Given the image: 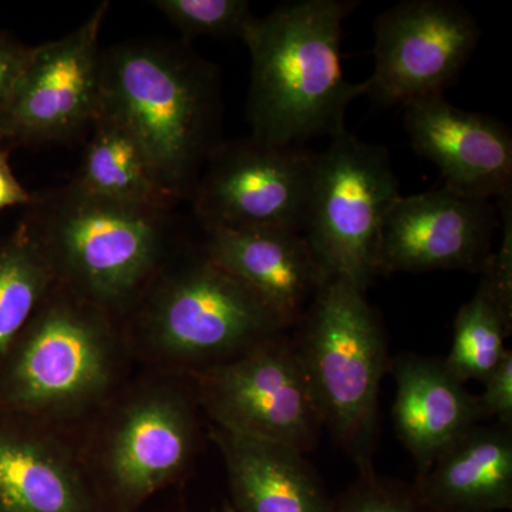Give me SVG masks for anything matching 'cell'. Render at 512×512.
<instances>
[{
  "instance_id": "ffe728a7",
  "label": "cell",
  "mask_w": 512,
  "mask_h": 512,
  "mask_svg": "<svg viewBox=\"0 0 512 512\" xmlns=\"http://www.w3.org/2000/svg\"><path fill=\"white\" fill-rule=\"evenodd\" d=\"M74 183L107 200L174 210L175 201L158 183L146 156L130 134L117 124L96 119Z\"/></svg>"
},
{
  "instance_id": "6da1fadb",
  "label": "cell",
  "mask_w": 512,
  "mask_h": 512,
  "mask_svg": "<svg viewBox=\"0 0 512 512\" xmlns=\"http://www.w3.org/2000/svg\"><path fill=\"white\" fill-rule=\"evenodd\" d=\"M133 137L158 183L191 201L222 143L217 67L184 42L127 40L103 50L99 114Z\"/></svg>"
},
{
  "instance_id": "9c48e42d",
  "label": "cell",
  "mask_w": 512,
  "mask_h": 512,
  "mask_svg": "<svg viewBox=\"0 0 512 512\" xmlns=\"http://www.w3.org/2000/svg\"><path fill=\"white\" fill-rule=\"evenodd\" d=\"M184 377L212 426L303 454L318 446L322 417L291 333Z\"/></svg>"
},
{
  "instance_id": "7402d4cb",
  "label": "cell",
  "mask_w": 512,
  "mask_h": 512,
  "mask_svg": "<svg viewBox=\"0 0 512 512\" xmlns=\"http://www.w3.org/2000/svg\"><path fill=\"white\" fill-rule=\"evenodd\" d=\"M56 278L25 221L0 242V366Z\"/></svg>"
},
{
  "instance_id": "4316f807",
  "label": "cell",
  "mask_w": 512,
  "mask_h": 512,
  "mask_svg": "<svg viewBox=\"0 0 512 512\" xmlns=\"http://www.w3.org/2000/svg\"><path fill=\"white\" fill-rule=\"evenodd\" d=\"M33 195L19 183L9 164L8 150L0 148V211L9 207H29Z\"/></svg>"
},
{
  "instance_id": "7a4b0ae2",
  "label": "cell",
  "mask_w": 512,
  "mask_h": 512,
  "mask_svg": "<svg viewBox=\"0 0 512 512\" xmlns=\"http://www.w3.org/2000/svg\"><path fill=\"white\" fill-rule=\"evenodd\" d=\"M356 0H296L254 18L242 42L251 55L247 114L252 136L276 146H303L346 128L350 104L365 84L342 69L343 23Z\"/></svg>"
},
{
  "instance_id": "ba28073f",
  "label": "cell",
  "mask_w": 512,
  "mask_h": 512,
  "mask_svg": "<svg viewBox=\"0 0 512 512\" xmlns=\"http://www.w3.org/2000/svg\"><path fill=\"white\" fill-rule=\"evenodd\" d=\"M399 184L386 148L348 130L319 153L305 235L328 278H346L367 291L377 276V251Z\"/></svg>"
},
{
  "instance_id": "9a60e30c",
  "label": "cell",
  "mask_w": 512,
  "mask_h": 512,
  "mask_svg": "<svg viewBox=\"0 0 512 512\" xmlns=\"http://www.w3.org/2000/svg\"><path fill=\"white\" fill-rule=\"evenodd\" d=\"M66 430L0 412V512H103Z\"/></svg>"
},
{
  "instance_id": "603a6c76",
  "label": "cell",
  "mask_w": 512,
  "mask_h": 512,
  "mask_svg": "<svg viewBox=\"0 0 512 512\" xmlns=\"http://www.w3.org/2000/svg\"><path fill=\"white\" fill-rule=\"evenodd\" d=\"M161 13L184 37H239L254 20L247 0H156Z\"/></svg>"
},
{
  "instance_id": "5bb4252c",
  "label": "cell",
  "mask_w": 512,
  "mask_h": 512,
  "mask_svg": "<svg viewBox=\"0 0 512 512\" xmlns=\"http://www.w3.org/2000/svg\"><path fill=\"white\" fill-rule=\"evenodd\" d=\"M404 126L414 151L439 168L448 190L488 201L512 195V134L500 120L433 96L404 106Z\"/></svg>"
},
{
  "instance_id": "44dd1931",
  "label": "cell",
  "mask_w": 512,
  "mask_h": 512,
  "mask_svg": "<svg viewBox=\"0 0 512 512\" xmlns=\"http://www.w3.org/2000/svg\"><path fill=\"white\" fill-rule=\"evenodd\" d=\"M512 328V295L481 276L473 298L454 320L453 342L444 363L460 382L483 380L508 352Z\"/></svg>"
},
{
  "instance_id": "8992f818",
  "label": "cell",
  "mask_w": 512,
  "mask_h": 512,
  "mask_svg": "<svg viewBox=\"0 0 512 512\" xmlns=\"http://www.w3.org/2000/svg\"><path fill=\"white\" fill-rule=\"evenodd\" d=\"M365 293L332 276L291 335L323 429L359 471L373 467L380 386L392 367L382 322Z\"/></svg>"
},
{
  "instance_id": "d4e9b609",
  "label": "cell",
  "mask_w": 512,
  "mask_h": 512,
  "mask_svg": "<svg viewBox=\"0 0 512 512\" xmlns=\"http://www.w3.org/2000/svg\"><path fill=\"white\" fill-rule=\"evenodd\" d=\"M484 392L477 396L481 420L495 419V423L512 426V352L508 350L483 380Z\"/></svg>"
},
{
  "instance_id": "30bf717a",
  "label": "cell",
  "mask_w": 512,
  "mask_h": 512,
  "mask_svg": "<svg viewBox=\"0 0 512 512\" xmlns=\"http://www.w3.org/2000/svg\"><path fill=\"white\" fill-rule=\"evenodd\" d=\"M319 153L254 137L222 141L192 195L205 232L288 229L302 232Z\"/></svg>"
},
{
  "instance_id": "5b68a950",
  "label": "cell",
  "mask_w": 512,
  "mask_h": 512,
  "mask_svg": "<svg viewBox=\"0 0 512 512\" xmlns=\"http://www.w3.org/2000/svg\"><path fill=\"white\" fill-rule=\"evenodd\" d=\"M130 313V349L141 350L161 372L180 376L220 365L291 330L204 247L175 261L170 256Z\"/></svg>"
},
{
  "instance_id": "e0dca14e",
  "label": "cell",
  "mask_w": 512,
  "mask_h": 512,
  "mask_svg": "<svg viewBox=\"0 0 512 512\" xmlns=\"http://www.w3.org/2000/svg\"><path fill=\"white\" fill-rule=\"evenodd\" d=\"M390 372L397 387L394 427L420 476L480 424L477 396L439 357L406 353L392 360Z\"/></svg>"
},
{
  "instance_id": "7c38bea8",
  "label": "cell",
  "mask_w": 512,
  "mask_h": 512,
  "mask_svg": "<svg viewBox=\"0 0 512 512\" xmlns=\"http://www.w3.org/2000/svg\"><path fill=\"white\" fill-rule=\"evenodd\" d=\"M375 69L365 96L383 107L444 96L480 42L476 18L454 0H404L377 16Z\"/></svg>"
},
{
  "instance_id": "484cf974",
  "label": "cell",
  "mask_w": 512,
  "mask_h": 512,
  "mask_svg": "<svg viewBox=\"0 0 512 512\" xmlns=\"http://www.w3.org/2000/svg\"><path fill=\"white\" fill-rule=\"evenodd\" d=\"M30 53L32 47L23 45L8 33H0V110L8 103Z\"/></svg>"
},
{
  "instance_id": "52a82bcc",
  "label": "cell",
  "mask_w": 512,
  "mask_h": 512,
  "mask_svg": "<svg viewBox=\"0 0 512 512\" xmlns=\"http://www.w3.org/2000/svg\"><path fill=\"white\" fill-rule=\"evenodd\" d=\"M197 407L187 377L174 373L114 394L79 444L103 505L133 512L185 476L200 443Z\"/></svg>"
},
{
  "instance_id": "8fae6325",
  "label": "cell",
  "mask_w": 512,
  "mask_h": 512,
  "mask_svg": "<svg viewBox=\"0 0 512 512\" xmlns=\"http://www.w3.org/2000/svg\"><path fill=\"white\" fill-rule=\"evenodd\" d=\"M109 2L62 39L32 47L25 69L0 110V148L70 143L99 114L100 33Z\"/></svg>"
},
{
  "instance_id": "3957f363",
  "label": "cell",
  "mask_w": 512,
  "mask_h": 512,
  "mask_svg": "<svg viewBox=\"0 0 512 512\" xmlns=\"http://www.w3.org/2000/svg\"><path fill=\"white\" fill-rule=\"evenodd\" d=\"M120 320L55 282L0 366V412L66 430L119 392Z\"/></svg>"
},
{
  "instance_id": "ac0fdd59",
  "label": "cell",
  "mask_w": 512,
  "mask_h": 512,
  "mask_svg": "<svg viewBox=\"0 0 512 512\" xmlns=\"http://www.w3.org/2000/svg\"><path fill=\"white\" fill-rule=\"evenodd\" d=\"M239 512H330L332 498L306 454L211 426Z\"/></svg>"
},
{
  "instance_id": "d6986e66",
  "label": "cell",
  "mask_w": 512,
  "mask_h": 512,
  "mask_svg": "<svg viewBox=\"0 0 512 512\" xmlns=\"http://www.w3.org/2000/svg\"><path fill=\"white\" fill-rule=\"evenodd\" d=\"M413 485L434 512L511 510L512 426L477 424Z\"/></svg>"
},
{
  "instance_id": "83f0119b",
  "label": "cell",
  "mask_w": 512,
  "mask_h": 512,
  "mask_svg": "<svg viewBox=\"0 0 512 512\" xmlns=\"http://www.w3.org/2000/svg\"><path fill=\"white\" fill-rule=\"evenodd\" d=\"M214 512H239L237 508L234 507L232 504L225 503L222 505V508L220 511H214Z\"/></svg>"
},
{
  "instance_id": "4fadbf2b",
  "label": "cell",
  "mask_w": 512,
  "mask_h": 512,
  "mask_svg": "<svg viewBox=\"0 0 512 512\" xmlns=\"http://www.w3.org/2000/svg\"><path fill=\"white\" fill-rule=\"evenodd\" d=\"M500 212L493 201L443 187L407 195L387 215L377 251V276L396 272L481 274L493 254Z\"/></svg>"
},
{
  "instance_id": "cb8c5ba5",
  "label": "cell",
  "mask_w": 512,
  "mask_h": 512,
  "mask_svg": "<svg viewBox=\"0 0 512 512\" xmlns=\"http://www.w3.org/2000/svg\"><path fill=\"white\" fill-rule=\"evenodd\" d=\"M330 512H434L413 484L379 476L375 467L359 471L348 490L332 500Z\"/></svg>"
},
{
  "instance_id": "277c9868",
  "label": "cell",
  "mask_w": 512,
  "mask_h": 512,
  "mask_svg": "<svg viewBox=\"0 0 512 512\" xmlns=\"http://www.w3.org/2000/svg\"><path fill=\"white\" fill-rule=\"evenodd\" d=\"M26 224L56 282L123 319L170 258L171 211L97 197L74 181L33 195Z\"/></svg>"
},
{
  "instance_id": "2e32d148",
  "label": "cell",
  "mask_w": 512,
  "mask_h": 512,
  "mask_svg": "<svg viewBox=\"0 0 512 512\" xmlns=\"http://www.w3.org/2000/svg\"><path fill=\"white\" fill-rule=\"evenodd\" d=\"M205 252L244 282L289 329L328 281L302 232L288 229L205 232Z\"/></svg>"
}]
</instances>
